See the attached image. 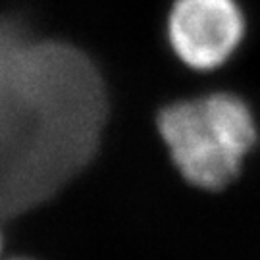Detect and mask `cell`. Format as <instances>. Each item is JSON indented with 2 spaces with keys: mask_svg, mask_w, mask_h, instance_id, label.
I'll use <instances>...</instances> for the list:
<instances>
[{
  "mask_svg": "<svg viewBox=\"0 0 260 260\" xmlns=\"http://www.w3.org/2000/svg\"><path fill=\"white\" fill-rule=\"evenodd\" d=\"M103 77L77 47L0 16V216L43 205L99 150Z\"/></svg>",
  "mask_w": 260,
  "mask_h": 260,
  "instance_id": "obj_1",
  "label": "cell"
},
{
  "mask_svg": "<svg viewBox=\"0 0 260 260\" xmlns=\"http://www.w3.org/2000/svg\"><path fill=\"white\" fill-rule=\"evenodd\" d=\"M0 252H2V235H0Z\"/></svg>",
  "mask_w": 260,
  "mask_h": 260,
  "instance_id": "obj_5",
  "label": "cell"
},
{
  "mask_svg": "<svg viewBox=\"0 0 260 260\" xmlns=\"http://www.w3.org/2000/svg\"><path fill=\"white\" fill-rule=\"evenodd\" d=\"M10 260H33V258H23V256H18V258H10Z\"/></svg>",
  "mask_w": 260,
  "mask_h": 260,
  "instance_id": "obj_4",
  "label": "cell"
},
{
  "mask_svg": "<svg viewBox=\"0 0 260 260\" xmlns=\"http://www.w3.org/2000/svg\"><path fill=\"white\" fill-rule=\"evenodd\" d=\"M245 19L235 0H176L168 18L172 48L189 68L210 72L239 47Z\"/></svg>",
  "mask_w": 260,
  "mask_h": 260,
  "instance_id": "obj_3",
  "label": "cell"
},
{
  "mask_svg": "<svg viewBox=\"0 0 260 260\" xmlns=\"http://www.w3.org/2000/svg\"><path fill=\"white\" fill-rule=\"evenodd\" d=\"M158 129L181 176L208 191L235 179L256 139L249 106L230 93L170 104L158 116Z\"/></svg>",
  "mask_w": 260,
  "mask_h": 260,
  "instance_id": "obj_2",
  "label": "cell"
}]
</instances>
